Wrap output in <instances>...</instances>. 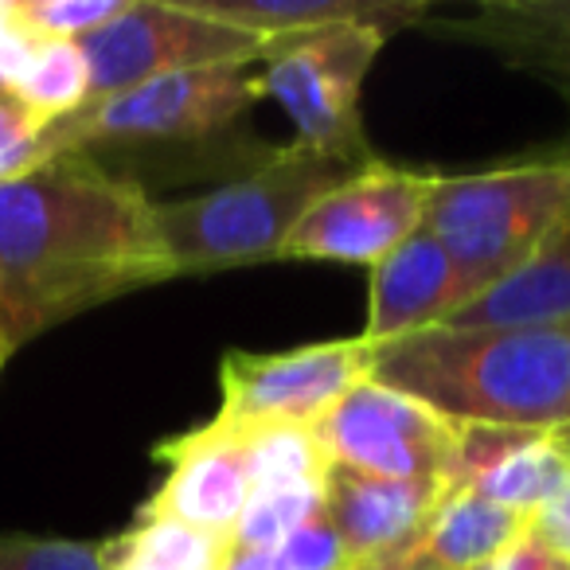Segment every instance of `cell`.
<instances>
[{
	"label": "cell",
	"mask_w": 570,
	"mask_h": 570,
	"mask_svg": "<svg viewBox=\"0 0 570 570\" xmlns=\"http://www.w3.org/2000/svg\"><path fill=\"white\" fill-rule=\"evenodd\" d=\"M168 277L157 204L90 153H63L0 184V341L12 352Z\"/></svg>",
	"instance_id": "cell-1"
},
{
	"label": "cell",
	"mask_w": 570,
	"mask_h": 570,
	"mask_svg": "<svg viewBox=\"0 0 570 570\" xmlns=\"http://www.w3.org/2000/svg\"><path fill=\"white\" fill-rule=\"evenodd\" d=\"M367 380L473 426H570V325L422 328L372 344Z\"/></svg>",
	"instance_id": "cell-2"
},
{
	"label": "cell",
	"mask_w": 570,
	"mask_h": 570,
	"mask_svg": "<svg viewBox=\"0 0 570 570\" xmlns=\"http://www.w3.org/2000/svg\"><path fill=\"white\" fill-rule=\"evenodd\" d=\"M360 168L367 165H348L341 157L294 145L223 188L176 204H157L168 266L176 277H184L282 258L285 238L294 235L305 212L321 196L352 180Z\"/></svg>",
	"instance_id": "cell-3"
},
{
	"label": "cell",
	"mask_w": 570,
	"mask_h": 570,
	"mask_svg": "<svg viewBox=\"0 0 570 570\" xmlns=\"http://www.w3.org/2000/svg\"><path fill=\"white\" fill-rule=\"evenodd\" d=\"M422 227L450 250L473 294L570 238V157L438 176Z\"/></svg>",
	"instance_id": "cell-4"
},
{
	"label": "cell",
	"mask_w": 570,
	"mask_h": 570,
	"mask_svg": "<svg viewBox=\"0 0 570 570\" xmlns=\"http://www.w3.org/2000/svg\"><path fill=\"white\" fill-rule=\"evenodd\" d=\"M254 67V63H250ZM250 67H207L141 82L102 102H87L71 118L51 121L40 134L43 160L63 153H90L98 145L191 141L243 118L262 95V75Z\"/></svg>",
	"instance_id": "cell-5"
},
{
	"label": "cell",
	"mask_w": 570,
	"mask_h": 570,
	"mask_svg": "<svg viewBox=\"0 0 570 570\" xmlns=\"http://www.w3.org/2000/svg\"><path fill=\"white\" fill-rule=\"evenodd\" d=\"M387 36V28L375 24H341L266 51V67L258 71L262 95L289 114L297 126V145L348 165L380 160L364 137L360 90Z\"/></svg>",
	"instance_id": "cell-6"
},
{
	"label": "cell",
	"mask_w": 570,
	"mask_h": 570,
	"mask_svg": "<svg viewBox=\"0 0 570 570\" xmlns=\"http://www.w3.org/2000/svg\"><path fill=\"white\" fill-rule=\"evenodd\" d=\"M79 48L90 71V102L165 75L250 67L269 51L258 36L207 17L191 0H129L110 24L79 40Z\"/></svg>",
	"instance_id": "cell-7"
},
{
	"label": "cell",
	"mask_w": 570,
	"mask_h": 570,
	"mask_svg": "<svg viewBox=\"0 0 570 570\" xmlns=\"http://www.w3.org/2000/svg\"><path fill=\"white\" fill-rule=\"evenodd\" d=\"M328 469L380 481H419L453 492L461 422L426 403L360 380L321 422H313Z\"/></svg>",
	"instance_id": "cell-8"
},
{
	"label": "cell",
	"mask_w": 570,
	"mask_h": 570,
	"mask_svg": "<svg viewBox=\"0 0 570 570\" xmlns=\"http://www.w3.org/2000/svg\"><path fill=\"white\" fill-rule=\"evenodd\" d=\"M372 344L364 336L305 344L294 352H227L219 364L223 403L215 419L235 426L321 422L360 380H367Z\"/></svg>",
	"instance_id": "cell-9"
},
{
	"label": "cell",
	"mask_w": 570,
	"mask_h": 570,
	"mask_svg": "<svg viewBox=\"0 0 570 570\" xmlns=\"http://www.w3.org/2000/svg\"><path fill=\"white\" fill-rule=\"evenodd\" d=\"M434 184V173H411L375 160L305 212L294 235L285 238L282 258L375 266L422 227Z\"/></svg>",
	"instance_id": "cell-10"
},
{
	"label": "cell",
	"mask_w": 570,
	"mask_h": 570,
	"mask_svg": "<svg viewBox=\"0 0 570 570\" xmlns=\"http://www.w3.org/2000/svg\"><path fill=\"white\" fill-rule=\"evenodd\" d=\"M153 458L165 465V481L137 520H173L199 535L230 539L254 497L243 426L212 419L160 442Z\"/></svg>",
	"instance_id": "cell-11"
},
{
	"label": "cell",
	"mask_w": 570,
	"mask_h": 570,
	"mask_svg": "<svg viewBox=\"0 0 570 570\" xmlns=\"http://www.w3.org/2000/svg\"><path fill=\"white\" fill-rule=\"evenodd\" d=\"M473 297V285L465 282L450 250L426 227H419L372 266L364 341L383 344L422 328H438Z\"/></svg>",
	"instance_id": "cell-12"
},
{
	"label": "cell",
	"mask_w": 570,
	"mask_h": 570,
	"mask_svg": "<svg viewBox=\"0 0 570 570\" xmlns=\"http://www.w3.org/2000/svg\"><path fill=\"white\" fill-rule=\"evenodd\" d=\"M445 497L450 492L438 484L380 481L348 469H328L325 476V515L352 567L406 554Z\"/></svg>",
	"instance_id": "cell-13"
},
{
	"label": "cell",
	"mask_w": 570,
	"mask_h": 570,
	"mask_svg": "<svg viewBox=\"0 0 570 570\" xmlns=\"http://www.w3.org/2000/svg\"><path fill=\"white\" fill-rule=\"evenodd\" d=\"M199 12L235 24L243 32L258 36L266 48L317 36L341 24H375L391 36L406 24H419L430 4L411 0H191Z\"/></svg>",
	"instance_id": "cell-14"
},
{
	"label": "cell",
	"mask_w": 570,
	"mask_h": 570,
	"mask_svg": "<svg viewBox=\"0 0 570 570\" xmlns=\"http://www.w3.org/2000/svg\"><path fill=\"white\" fill-rule=\"evenodd\" d=\"M531 515L458 489L438 504L422 535L403 554L411 570H476L528 539Z\"/></svg>",
	"instance_id": "cell-15"
},
{
	"label": "cell",
	"mask_w": 570,
	"mask_h": 570,
	"mask_svg": "<svg viewBox=\"0 0 570 570\" xmlns=\"http://www.w3.org/2000/svg\"><path fill=\"white\" fill-rule=\"evenodd\" d=\"M543 325H570V238L515 266L445 321V328Z\"/></svg>",
	"instance_id": "cell-16"
},
{
	"label": "cell",
	"mask_w": 570,
	"mask_h": 570,
	"mask_svg": "<svg viewBox=\"0 0 570 570\" xmlns=\"http://www.w3.org/2000/svg\"><path fill=\"white\" fill-rule=\"evenodd\" d=\"M570 481V453L562 450L554 430H528L504 458H497L481 476L469 481V492L512 508L520 515H535L562 484Z\"/></svg>",
	"instance_id": "cell-17"
},
{
	"label": "cell",
	"mask_w": 570,
	"mask_h": 570,
	"mask_svg": "<svg viewBox=\"0 0 570 570\" xmlns=\"http://www.w3.org/2000/svg\"><path fill=\"white\" fill-rule=\"evenodd\" d=\"M243 442H246V465H250L254 492L325 484L328 461L317 434H313V426L262 422V426H243Z\"/></svg>",
	"instance_id": "cell-18"
},
{
	"label": "cell",
	"mask_w": 570,
	"mask_h": 570,
	"mask_svg": "<svg viewBox=\"0 0 570 570\" xmlns=\"http://www.w3.org/2000/svg\"><path fill=\"white\" fill-rule=\"evenodd\" d=\"M12 98L28 106L43 126L82 110L90 102V71L79 43H40Z\"/></svg>",
	"instance_id": "cell-19"
},
{
	"label": "cell",
	"mask_w": 570,
	"mask_h": 570,
	"mask_svg": "<svg viewBox=\"0 0 570 570\" xmlns=\"http://www.w3.org/2000/svg\"><path fill=\"white\" fill-rule=\"evenodd\" d=\"M317 512H325V484L254 492L246 512L238 515L235 531H230V543L254 547V551H277L285 539Z\"/></svg>",
	"instance_id": "cell-20"
},
{
	"label": "cell",
	"mask_w": 570,
	"mask_h": 570,
	"mask_svg": "<svg viewBox=\"0 0 570 570\" xmlns=\"http://www.w3.org/2000/svg\"><path fill=\"white\" fill-rule=\"evenodd\" d=\"M126 4L129 0H4V12L32 43H79Z\"/></svg>",
	"instance_id": "cell-21"
},
{
	"label": "cell",
	"mask_w": 570,
	"mask_h": 570,
	"mask_svg": "<svg viewBox=\"0 0 570 570\" xmlns=\"http://www.w3.org/2000/svg\"><path fill=\"white\" fill-rule=\"evenodd\" d=\"M126 539H43L0 531V570H114Z\"/></svg>",
	"instance_id": "cell-22"
},
{
	"label": "cell",
	"mask_w": 570,
	"mask_h": 570,
	"mask_svg": "<svg viewBox=\"0 0 570 570\" xmlns=\"http://www.w3.org/2000/svg\"><path fill=\"white\" fill-rule=\"evenodd\" d=\"M274 554L282 570H352L348 551H344L341 535H336V528L328 523L325 512L305 520Z\"/></svg>",
	"instance_id": "cell-23"
},
{
	"label": "cell",
	"mask_w": 570,
	"mask_h": 570,
	"mask_svg": "<svg viewBox=\"0 0 570 570\" xmlns=\"http://www.w3.org/2000/svg\"><path fill=\"white\" fill-rule=\"evenodd\" d=\"M43 129L48 126L28 106H20L12 95H0V184L43 165V153H40Z\"/></svg>",
	"instance_id": "cell-24"
},
{
	"label": "cell",
	"mask_w": 570,
	"mask_h": 570,
	"mask_svg": "<svg viewBox=\"0 0 570 570\" xmlns=\"http://www.w3.org/2000/svg\"><path fill=\"white\" fill-rule=\"evenodd\" d=\"M528 539L543 547L554 562H567L570 567V481L531 515Z\"/></svg>",
	"instance_id": "cell-25"
},
{
	"label": "cell",
	"mask_w": 570,
	"mask_h": 570,
	"mask_svg": "<svg viewBox=\"0 0 570 570\" xmlns=\"http://www.w3.org/2000/svg\"><path fill=\"white\" fill-rule=\"evenodd\" d=\"M36 48H40V43H32L12 24L9 12H4V0H0V95H12V90L20 87Z\"/></svg>",
	"instance_id": "cell-26"
},
{
	"label": "cell",
	"mask_w": 570,
	"mask_h": 570,
	"mask_svg": "<svg viewBox=\"0 0 570 570\" xmlns=\"http://www.w3.org/2000/svg\"><path fill=\"white\" fill-rule=\"evenodd\" d=\"M554 567H559V562H554L543 547L523 539V543H515L512 551L497 554V559L484 562V567H476V570H554Z\"/></svg>",
	"instance_id": "cell-27"
},
{
	"label": "cell",
	"mask_w": 570,
	"mask_h": 570,
	"mask_svg": "<svg viewBox=\"0 0 570 570\" xmlns=\"http://www.w3.org/2000/svg\"><path fill=\"white\" fill-rule=\"evenodd\" d=\"M219 570H277V554L227 543V551H223V559H219Z\"/></svg>",
	"instance_id": "cell-28"
},
{
	"label": "cell",
	"mask_w": 570,
	"mask_h": 570,
	"mask_svg": "<svg viewBox=\"0 0 570 570\" xmlns=\"http://www.w3.org/2000/svg\"><path fill=\"white\" fill-rule=\"evenodd\" d=\"M352 570H411L406 567V559L399 554V559H375V562H360V567H352Z\"/></svg>",
	"instance_id": "cell-29"
},
{
	"label": "cell",
	"mask_w": 570,
	"mask_h": 570,
	"mask_svg": "<svg viewBox=\"0 0 570 570\" xmlns=\"http://www.w3.org/2000/svg\"><path fill=\"white\" fill-rule=\"evenodd\" d=\"M554 434H559L562 450H567V453H570V426H559V430H554Z\"/></svg>",
	"instance_id": "cell-30"
},
{
	"label": "cell",
	"mask_w": 570,
	"mask_h": 570,
	"mask_svg": "<svg viewBox=\"0 0 570 570\" xmlns=\"http://www.w3.org/2000/svg\"><path fill=\"white\" fill-rule=\"evenodd\" d=\"M554 570H570V567H567V562H559V567H554Z\"/></svg>",
	"instance_id": "cell-31"
}]
</instances>
